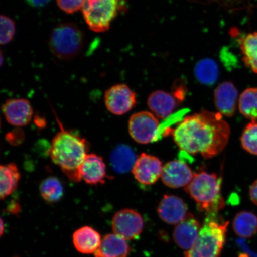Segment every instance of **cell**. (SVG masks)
<instances>
[{
  "mask_svg": "<svg viewBox=\"0 0 257 257\" xmlns=\"http://www.w3.org/2000/svg\"><path fill=\"white\" fill-rule=\"evenodd\" d=\"M230 128L219 112L202 110L188 115L173 131V140L183 152L211 159L222 152Z\"/></svg>",
  "mask_w": 257,
  "mask_h": 257,
  "instance_id": "1",
  "label": "cell"
},
{
  "mask_svg": "<svg viewBox=\"0 0 257 257\" xmlns=\"http://www.w3.org/2000/svg\"><path fill=\"white\" fill-rule=\"evenodd\" d=\"M60 131L53 138L48 155L70 181H82L80 168L89 154V143L79 134L66 130L57 118Z\"/></svg>",
  "mask_w": 257,
  "mask_h": 257,
  "instance_id": "2",
  "label": "cell"
},
{
  "mask_svg": "<svg viewBox=\"0 0 257 257\" xmlns=\"http://www.w3.org/2000/svg\"><path fill=\"white\" fill-rule=\"evenodd\" d=\"M221 179L215 173H195L185 190L197 204L198 210L207 215L217 214L225 203L221 194Z\"/></svg>",
  "mask_w": 257,
  "mask_h": 257,
  "instance_id": "3",
  "label": "cell"
},
{
  "mask_svg": "<svg viewBox=\"0 0 257 257\" xmlns=\"http://www.w3.org/2000/svg\"><path fill=\"white\" fill-rule=\"evenodd\" d=\"M217 214L208 215L194 246L185 257H219L226 241L228 221H219Z\"/></svg>",
  "mask_w": 257,
  "mask_h": 257,
  "instance_id": "4",
  "label": "cell"
},
{
  "mask_svg": "<svg viewBox=\"0 0 257 257\" xmlns=\"http://www.w3.org/2000/svg\"><path fill=\"white\" fill-rule=\"evenodd\" d=\"M84 44L85 37L82 30L69 22L57 25L50 35L51 52L60 60L72 59L78 56Z\"/></svg>",
  "mask_w": 257,
  "mask_h": 257,
  "instance_id": "5",
  "label": "cell"
},
{
  "mask_svg": "<svg viewBox=\"0 0 257 257\" xmlns=\"http://www.w3.org/2000/svg\"><path fill=\"white\" fill-rule=\"evenodd\" d=\"M125 6L126 0H86L82 11L90 30L101 33L110 29Z\"/></svg>",
  "mask_w": 257,
  "mask_h": 257,
  "instance_id": "6",
  "label": "cell"
},
{
  "mask_svg": "<svg viewBox=\"0 0 257 257\" xmlns=\"http://www.w3.org/2000/svg\"><path fill=\"white\" fill-rule=\"evenodd\" d=\"M128 133L133 139L141 144H148L158 140L160 126L155 115L149 111L133 114L128 121Z\"/></svg>",
  "mask_w": 257,
  "mask_h": 257,
  "instance_id": "7",
  "label": "cell"
},
{
  "mask_svg": "<svg viewBox=\"0 0 257 257\" xmlns=\"http://www.w3.org/2000/svg\"><path fill=\"white\" fill-rule=\"evenodd\" d=\"M104 102L106 108L111 114L121 115L136 107L137 95L127 85L120 83L105 91Z\"/></svg>",
  "mask_w": 257,
  "mask_h": 257,
  "instance_id": "8",
  "label": "cell"
},
{
  "mask_svg": "<svg viewBox=\"0 0 257 257\" xmlns=\"http://www.w3.org/2000/svg\"><path fill=\"white\" fill-rule=\"evenodd\" d=\"M141 215L132 209H123L114 214L112 219L113 232L126 240L138 238L144 229Z\"/></svg>",
  "mask_w": 257,
  "mask_h": 257,
  "instance_id": "9",
  "label": "cell"
},
{
  "mask_svg": "<svg viewBox=\"0 0 257 257\" xmlns=\"http://www.w3.org/2000/svg\"><path fill=\"white\" fill-rule=\"evenodd\" d=\"M163 166L156 157L142 153L138 157L133 170L137 181L144 185H151L162 176Z\"/></svg>",
  "mask_w": 257,
  "mask_h": 257,
  "instance_id": "10",
  "label": "cell"
},
{
  "mask_svg": "<svg viewBox=\"0 0 257 257\" xmlns=\"http://www.w3.org/2000/svg\"><path fill=\"white\" fill-rule=\"evenodd\" d=\"M6 120L16 127L27 126L30 123L34 111L30 102L24 98L10 99L2 105Z\"/></svg>",
  "mask_w": 257,
  "mask_h": 257,
  "instance_id": "11",
  "label": "cell"
},
{
  "mask_svg": "<svg viewBox=\"0 0 257 257\" xmlns=\"http://www.w3.org/2000/svg\"><path fill=\"white\" fill-rule=\"evenodd\" d=\"M194 175L185 163L181 160H173L163 166L161 178L164 184L169 188H186L190 184Z\"/></svg>",
  "mask_w": 257,
  "mask_h": 257,
  "instance_id": "12",
  "label": "cell"
},
{
  "mask_svg": "<svg viewBox=\"0 0 257 257\" xmlns=\"http://www.w3.org/2000/svg\"><path fill=\"white\" fill-rule=\"evenodd\" d=\"M157 213L164 222L176 225L184 220L189 214L184 201L172 195H164L157 208Z\"/></svg>",
  "mask_w": 257,
  "mask_h": 257,
  "instance_id": "13",
  "label": "cell"
},
{
  "mask_svg": "<svg viewBox=\"0 0 257 257\" xmlns=\"http://www.w3.org/2000/svg\"><path fill=\"white\" fill-rule=\"evenodd\" d=\"M201 229L200 223L189 213L184 220L176 225L173 239L180 248L188 251L197 242Z\"/></svg>",
  "mask_w": 257,
  "mask_h": 257,
  "instance_id": "14",
  "label": "cell"
},
{
  "mask_svg": "<svg viewBox=\"0 0 257 257\" xmlns=\"http://www.w3.org/2000/svg\"><path fill=\"white\" fill-rule=\"evenodd\" d=\"M238 92L232 82L221 83L215 89L214 104L218 112L226 117H232L235 113Z\"/></svg>",
  "mask_w": 257,
  "mask_h": 257,
  "instance_id": "15",
  "label": "cell"
},
{
  "mask_svg": "<svg viewBox=\"0 0 257 257\" xmlns=\"http://www.w3.org/2000/svg\"><path fill=\"white\" fill-rule=\"evenodd\" d=\"M80 176L86 184H104L108 178L103 159L96 154L89 153L80 168Z\"/></svg>",
  "mask_w": 257,
  "mask_h": 257,
  "instance_id": "16",
  "label": "cell"
},
{
  "mask_svg": "<svg viewBox=\"0 0 257 257\" xmlns=\"http://www.w3.org/2000/svg\"><path fill=\"white\" fill-rule=\"evenodd\" d=\"M181 103L175 96L164 91H154L148 98L147 104L153 114L160 119L168 118Z\"/></svg>",
  "mask_w": 257,
  "mask_h": 257,
  "instance_id": "17",
  "label": "cell"
},
{
  "mask_svg": "<svg viewBox=\"0 0 257 257\" xmlns=\"http://www.w3.org/2000/svg\"><path fill=\"white\" fill-rule=\"evenodd\" d=\"M101 237L97 231L89 226L77 230L73 235V242L78 252L84 254L95 253L100 246Z\"/></svg>",
  "mask_w": 257,
  "mask_h": 257,
  "instance_id": "18",
  "label": "cell"
},
{
  "mask_svg": "<svg viewBox=\"0 0 257 257\" xmlns=\"http://www.w3.org/2000/svg\"><path fill=\"white\" fill-rule=\"evenodd\" d=\"M130 247L126 240L116 234H108L102 239L95 257H127Z\"/></svg>",
  "mask_w": 257,
  "mask_h": 257,
  "instance_id": "19",
  "label": "cell"
},
{
  "mask_svg": "<svg viewBox=\"0 0 257 257\" xmlns=\"http://www.w3.org/2000/svg\"><path fill=\"white\" fill-rule=\"evenodd\" d=\"M137 160L136 154L130 147L120 144L112 151L110 162L115 172L126 173L132 171Z\"/></svg>",
  "mask_w": 257,
  "mask_h": 257,
  "instance_id": "20",
  "label": "cell"
},
{
  "mask_svg": "<svg viewBox=\"0 0 257 257\" xmlns=\"http://www.w3.org/2000/svg\"><path fill=\"white\" fill-rule=\"evenodd\" d=\"M0 197L2 200L12 195L17 188L21 173L14 163L0 166Z\"/></svg>",
  "mask_w": 257,
  "mask_h": 257,
  "instance_id": "21",
  "label": "cell"
},
{
  "mask_svg": "<svg viewBox=\"0 0 257 257\" xmlns=\"http://www.w3.org/2000/svg\"><path fill=\"white\" fill-rule=\"evenodd\" d=\"M233 227L237 236L250 238L257 232V216L252 212L241 211L234 217Z\"/></svg>",
  "mask_w": 257,
  "mask_h": 257,
  "instance_id": "22",
  "label": "cell"
},
{
  "mask_svg": "<svg viewBox=\"0 0 257 257\" xmlns=\"http://www.w3.org/2000/svg\"><path fill=\"white\" fill-rule=\"evenodd\" d=\"M239 43L244 64L257 74V32L240 38Z\"/></svg>",
  "mask_w": 257,
  "mask_h": 257,
  "instance_id": "23",
  "label": "cell"
},
{
  "mask_svg": "<svg viewBox=\"0 0 257 257\" xmlns=\"http://www.w3.org/2000/svg\"><path fill=\"white\" fill-rule=\"evenodd\" d=\"M39 189L42 198L48 204L60 201L64 195L62 183L56 177L51 176L44 179L41 183Z\"/></svg>",
  "mask_w": 257,
  "mask_h": 257,
  "instance_id": "24",
  "label": "cell"
},
{
  "mask_svg": "<svg viewBox=\"0 0 257 257\" xmlns=\"http://www.w3.org/2000/svg\"><path fill=\"white\" fill-rule=\"evenodd\" d=\"M195 74L196 78L202 84L213 85L218 78L217 64L210 59L201 60L196 64Z\"/></svg>",
  "mask_w": 257,
  "mask_h": 257,
  "instance_id": "25",
  "label": "cell"
},
{
  "mask_svg": "<svg viewBox=\"0 0 257 257\" xmlns=\"http://www.w3.org/2000/svg\"><path fill=\"white\" fill-rule=\"evenodd\" d=\"M239 109L240 113L248 119H257V88H248L242 93L239 99Z\"/></svg>",
  "mask_w": 257,
  "mask_h": 257,
  "instance_id": "26",
  "label": "cell"
},
{
  "mask_svg": "<svg viewBox=\"0 0 257 257\" xmlns=\"http://www.w3.org/2000/svg\"><path fill=\"white\" fill-rule=\"evenodd\" d=\"M240 141L244 150L253 155H257V122L253 120L246 125Z\"/></svg>",
  "mask_w": 257,
  "mask_h": 257,
  "instance_id": "27",
  "label": "cell"
},
{
  "mask_svg": "<svg viewBox=\"0 0 257 257\" xmlns=\"http://www.w3.org/2000/svg\"><path fill=\"white\" fill-rule=\"evenodd\" d=\"M16 32L15 22L5 15L1 16V40L2 45H6L14 39Z\"/></svg>",
  "mask_w": 257,
  "mask_h": 257,
  "instance_id": "28",
  "label": "cell"
},
{
  "mask_svg": "<svg viewBox=\"0 0 257 257\" xmlns=\"http://www.w3.org/2000/svg\"><path fill=\"white\" fill-rule=\"evenodd\" d=\"M57 6L67 14H72L83 9L86 0H56Z\"/></svg>",
  "mask_w": 257,
  "mask_h": 257,
  "instance_id": "29",
  "label": "cell"
},
{
  "mask_svg": "<svg viewBox=\"0 0 257 257\" xmlns=\"http://www.w3.org/2000/svg\"><path fill=\"white\" fill-rule=\"evenodd\" d=\"M172 94L181 102L184 101L187 92L185 83L180 80L176 81L173 86Z\"/></svg>",
  "mask_w": 257,
  "mask_h": 257,
  "instance_id": "30",
  "label": "cell"
},
{
  "mask_svg": "<svg viewBox=\"0 0 257 257\" xmlns=\"http://www.w3.org/2000/svg\"><path fill=\"white\" fill-rule=\"evenodd\" d=\"M249 197L253 203L257 206V180L250 186Z\"/></svg>",
  "mask_w": 257,
  "mask_h": 257,
  "instance_id": "31",
  "label": "cell"
},
{
  "mask_svg": "<svg viewBox=\"0 0 257 257\" xmlns=\"http://www.w3.org/2000/svg\"><path fill=\"white\" fill-rule=\"evenodd\" d=\"M29 5L35 8H41L46 6L51 2V0H26Z\"/></svg>",
  "mask_w": 257,
  "mask_h": 257,
  "instance_id": "32",
  "label": "cell"
},
{
  "mask_svg": "<svg viewBox=\"0 0 257 257\" xmlns=\"http://www.w3.org/2000/svg\"><path fill=\"white\" fill-rule=\"evenodd\" d=\"M3 230H4V229H3V221L2 220V232H1L2 234H3Z\"/></svg>",
  "mask_w": 257,
  "mask_h": 257,
  "instance_id": "33",
  "label": "cell"
}]
</instances>
